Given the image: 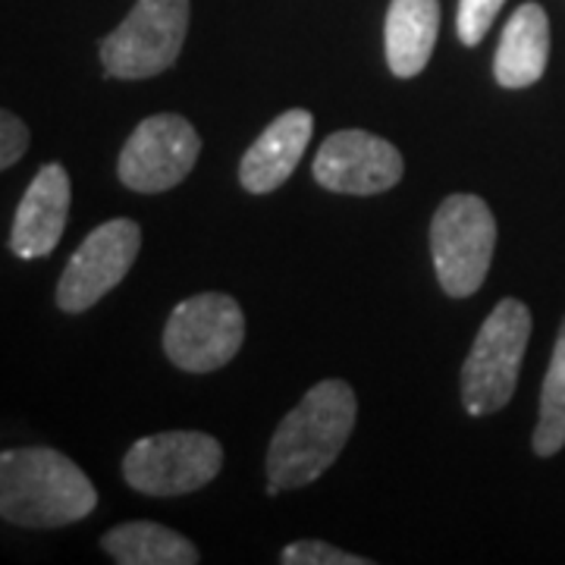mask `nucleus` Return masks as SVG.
<instances>
[{"instance_id": "1a4fd4ad", "label": "nucleus", "mask_w": 565, "mask_h": 565, "mask_svg": "<svg viewBox=\"0 0 565 565\" xmlns=\"http://www.w3.org/2000/svg\"><path fill=\"white\" fill-rule=\"evenodd\" d=\"M139 248L141 230L136 221L117 217L95 226L63 267V277L57 282V308L66 315H82L102 302L129 274V267L139 258Z\"/></svg>"}, {"instance_id": "2eb2a0df", "label": "nucleus", "mask_w": 565, "mask_h": 565, "mask_svg": "<svg viewBox=\"0 0 565 565\" xmlns=\"http://www.w3.org/2000/svg\"><path fill=\"white\" fill-rule=\"evenodd\" d=\"M104 553L120 565H195L199 546L158 522H126L102 537Z\"/></svg>"}, {"instance_id": "f03ea898", "label": "nucleus", "mask_w": 565, "mask_h": 565, "mask_svg": "<svg viewBox=\"0 0 565 565\" xmlns=\"http://www.w3.org/2000/svg\"><path fill=\"white\" fill-rule=\"evenodd\" d=\"M98 490L51 446L0 452V519L20 527H66L95 512Z\"/></svg>"}, {"instance_id": "a211bd4d", "label": "nucleus", "mask_w": 565, "mask_h": 565, "mask_svg": "<svg viewBox=\"0 0 565 565\" xmlns=\"http://www.w3.org/2000/svg\"><path fill=\"white\" fill-rule=\"evenodd\" d=\"M286 565H367L371 559L355 556V553H343L337 546L323 544V541H299L289 544L280 556Z\"/></svg>"}, {"instance_id": "ddd939ff", "label": "nucleus", "mask_w": 565, "mask_h": 565, "mask_svg": "<svg viewBox=\"0 0 565 565\" xmlns=\"http://www.w3.org/2000/svg\"><path fill=\"white\" fill-rule=\"evenodd\" d=\"M550 61V20L544 7L522 3L503 29L493 73L503 88H527L544 76Z\"/></svg>"}, {"instance_id": "20e7f679", "label": "nucleus", "mask_w": 565, "mask_h": 565, "mask_svg": "<svg viewBox=\"0 0 565 565\" xmlns=\"http://www.w3.org/2000/svg\"><path fill=\"white\" fill-rule=\"evenodd\" d=\"M497 248V221L478 195H449L430 223V252L446 296L468 299L481 289Z\"/></svg>"}, {"instance_id": "f3484780", "label": "nucleus", "mask_w": 565, "mask_h": 565, "mask_svg": "<svg viewBox=\"0 0 565 565\" xmlns=\"http://www.w3.org/2000/svg\"><path fill=\"white\" fill-rule=\"evenodd\" d=\"M503 3L505 0H459L456 29H459L462 44H468V47L481 44L493 20H497V13L503 10Z\"/></svg>"}, {"instance_id": "f8f14e48", "label": "nucleus", "mask_w": 565, "mask_h": 565, "mask_svg": "<svg viewBox=\"0 0 565 565\" xmlns=\"http://www.w3.org/2000/svg\"><path fill=\"white\" fill-rule=\"evenodd\" d=\"M311 129H315V117L302 107L286 110L282 117L270 122L258 141L245 151L243 167H239V180L245 189L255 195L280 189L302 161L305 148L311 141Z\"/></svg>"}, {"instance_id": "9b49d317", "label": "nucleus", "mask_w": 565, "mask_h": 565, "mask_svg": "<svg viewBox=\"0 0 565 565\" xmlns=\"http://www.w3.org/2000/svg\"><path fill=\"white\" fill-rule=\"evenodd\" d=\"M70 204H73V182L66 167L44 163L17 207L10 230V252L25 262L51 255L66 230Z\"/></svg>"}, {"instance_id": "9d476101", "label": "nucleus", "mask_w": 565, "mask_h": 565, "mask_svg": "<svg viewBox=\"0 0 565 565\" xmlns=\"http://www.w3.org/2000/svg\"><path fill=\"white\" fill-rule=\"evenodd\" d=\"M315 180L330 192L377 195L403 180V154L381 136L343 129L321 145L315 158Z\"/></svg>"}, {"instance_id": "f257e3e1", "label": "nucleus", "mask_w": 565, "mask_h": 565, "mask_svg": "<svg viewBox=\"0 0 565 565\" xmlns=\"http://www.w3.org/2000/svg\"><path fill=\"white\" fill-rule=\"evenodd\" d=\"M359 415L355 393L345 381H321L302 396L267 449V493L296 490L318 481L340 459Z\"/></svg>"}, {"instance_id": "0eeeda50", "label": "nucleus", "mask_w": 565, "mask_h": 565, "mask_svg": "<svg viewBox=\"0 0 565 565\" xmlns=\"http://www.w3.org/2000/svg\"><path fill=\"white\" fill-rule=\"evenodd\" d=\"M245 340V315L233 296L202 292L173 308L163 327V352L180 371L207 374L236 359Z\"/></svg>"}, {"instance_id": "7ed1b4c3", "label": "nucleus", "mask_w": 565, "mask_h": 565, "mask_svg": "<svg viewBox=\"0 0 565 565\" xmlns=\"http://www.w3.org/2000/svg\"><path fill=\"white\" fill-rule=\"evenodd\" d=\"M531 340V311L519 299H503L481 323L462 364V403L468 415L500 412L515 386Z\"/></svg>"}, {"instance_id": "6e6552de", "label": "nucleus", "mask_w": 565, "mask_h": 565, "mask_svg": "<svg viewBox=\"0 0 565 565\" xmlns=\"http://www.w3.org/2000/svg\"><path fill=\"white\" fill-rule=\"evenodd\" d=\"M202 154L195 126L180 114H154L136 126L126 139L117 163V177L126 189L154 195L180 185Z\"/></svg>"}, {"instance_id": "6ab92c4d", "label": "nucleus", "mask_w": 565, "mask_h": 565, "mask_svg": "<svg viewBox=\"0 0 565 565\" xmlns=\"http://www.w3.org/2000/svg\"><path fill=\"white\" fill-rule=\"evenodd\" d=\"M29 139H32L29 136V126L17 114H10V110L0 107V173L25 158Z\"/></svg>"}, {"instance_id": "39448f33", "label": "nucleus", "mask_w": 565, "mask_h": 565, "mask_svg": "<svg viewBox=\"0 0 565 565\" xmlns=\"http://www.w3.org/2000/svg\"><path fill=\"white\" fill-rule=\"evenodd\" d=\"M189 32V0H136L132 13L102 41L114 79H151L170 70Z\"/></svg>"}, {"instance_id": "423d86ee", "label": "nucleus", "mask_w": 565, "mask_h": 565, "mask_svg": "<svg viewBox=\"0 0 565 565\" xmlns=\"http://www.w3.org/2000/svg\"><path fill=\"white\" fill-rule=\"evenodd\" d=\"M223 465V446L202 430H167L141 437L122 459L126 484L148 497H180L211 484Z\"/></svg>"}, {"instance_id": "4468645a", "label": "nucleus", "mask_w": 565, "mask_h": 565, "mask_svg": "<svg viewBox=\"0 0 565 565\" xmlns=\"http://www.w3.org/2000/svg\"><path fill=\"white\" fill-rule=\"evenodd\" d=\"M440 0H393L386 10V63L393 76H418L437 44Z\"/></svg>"}, {"instance_id": "dca6fc26", "label": "nucleus", "mask_w": 565, "mask_h": 565, "mask_svg": "<svg viewBox=\"0 0 565 565\" xmlns=\"http://www.w3.org/2000/svg\"><path fill=\"white\" fill-rule=\"evenodd\" d=\"M565 446V318L559 337L553 345V359L546 367L544 390H541V415L534 427V452L556 456Z\"/></svg>"}]
</instances>
